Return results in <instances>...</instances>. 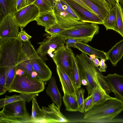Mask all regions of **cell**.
<instances>
[{
    "mask_svg": "<svg viewBox=\"0 0 123 123\" xmlns=\"http://www.w3.org/2000/svg\"><path fill=\"white\" fill-rule=\"evenodd\" d=\"M93 62L94 65L96 67H98L99 66L100 61L98 58H96L93 60Z\"/></svg>",
    "mask_w": 123,
    "mask_h": 123,
    "instance_id": "obj_46",
    "label": "cell"
},
{
    "mask_svg": "<svg viewBox=\"0 0 123 123\" xmlns=\"http://www.w3.org/2000/svg\"><path fill=\"white\" fill-rule=\"evenodd\" d=\"M39 13L38 8L33 4H31L17 11L13 15L19 26L23 28L30 22L35 20Z\"/></svg>",
    "mask_w": 123,
    "mask_h": 123,
    "instance_id": "obj_8",
    "label": "cell"
},
{
    "mask_svg": "<svg viewBox=\"0 0 123 123\" xmlns=\"http://www.w3.org/2000/svg\"><path fill=\"white\" fill-rule=\"evenodd\" d=\"M123 111V101L116 98L109 99L85 112L83 119L75 122L113 123L114 118Z\"/></svg>",
    "mask_w": 123,
    "mask_h": 123,
    "instance_id": "obj_1",
    "label": "cell"
},
{
    "mask_svg": "<svg viewBox=\"0 0 123 123\" xmlns=\"http://www.w3.org/2000/svg\"><path fill=\"white\" fill-rule=\"evenodd\" d=\"M20 31L18 35L17 38L23 42L28 41L31 38V37L28 34L24 31L23 28L20 27Z\"/></svg>",
    "mask_w": 123,
    "mask_h": 123,
    "instance_id": "obj_39",
    "label": "cell"
},
{
    "mask_svg": "<svg viewBox=\"0 0 123 123\" xmlns=\"http://www.w3.org/2000/svg\"><path fill=\"white\" fill-rule=\"evenodd\" d=\"M38 25L48 28L57 23L56 17L53 11L39 13L35 20Z\"/></svg>",
    "mask_w": 123,
    "mask_h": 123,
    "instance_id": "obj_21",
    "label": "cell"
},
{
    "mask_svg": "<svg viewBox=\"0 0 123 123\" xmlns=\"http://www.w3.org/2000/svg\"><path fill=\"white\" fill-rule=\"evenodd\" d=\"M46 91L47 94L50 98L53 103L60 108L62 104V97L58 89L54 77H51L49 80Z\"/></svg>",
    "mask_w": 123,
    "mask_h": 123,
    "instance_id": "obj_18",
    "label": "cell"
},
{
    "mask_svg": "<svg viewBox=\"0 0 123 123\" xmlns=\"http://www.w3.org/2000/svg\"><path fill=\"white\" fill-rule=\"evenodd\" d=\"M23 42L20 53L21 54L26 57L29 60L40 57L30 40Z\"/></svg>",
    "mask_w": 123,
    "mask_h": 123,
    "instance_id": "obj_28",
    "label": "cell"
},
{
    "mask_svg": "<svg viewBox=\"0 0 123 123\" xmlns=\"http://www.w3.org/2000/svg\"><path fill=\"white\" fill-rule=\"evenodd\" d=\"M78 40L73 38H69L66 40L65 43L66 46L68 47H73L76 48L75 44L76 43L79 41Z\"/></svg>",
    "mask_w": 123,
    "mask_h": 123,
    "instance_id": "obj_40",
    "label": "cell"
},
{
    "mask_svg": "<svg viewBox=\"0 0 123 123\" xmlns=\"http://www.w3.org/2000/svg\"><path fill=\"white\" fill-rule=\"evenodd\" d=\"M76 48L82 53L87 54L89 56L94 55L96 57L100 59H104L105 61L108 60L105 54L103 51L94 49L83 42L79 41L75 44Z\"/></svg>",
    "mask_w": 123,
    "mask_h": 123,
    "instance_id": "obj_22",
    "label": "cell"
},
{
    "mask_svg": "<svg viewBox=\"0 0 123 123\" xmlns=\"http://www.w3.org/2000/svg\"><path fill=\"white\" fill-rule=\"evenodd\" d=\"M33 4L38 8L40 13L53 11L52 7L46 0H36Z\"/></svg>",
    "mask_w": 123,
    "mask_h": 123,
    "instance_id": "obj_34",
    "label": "cell"
},
{
    "mask_svg": "<svg viewBox=\"0 0 123 123\" xmlns=\"http://www.w3.org/2000/svg\"><path fill=\"white\" fill-rule=\"evenodd\" d=\"M0 22L8 15L17 11L16 0H0Z\"/></svg>",
    "mask_w": 123,
    "mask_h": 123,
    "instance_id": "obj_23",
    "label": "cell"
},
{
    "mask_svg": "<svg viewBox=\"0 0 123 123\" xmlns=\"http://www.w3.org/2000/svg\"><path fill=\"white\" fill-rule=\"evenodd\" d=\"M63 0L75 11L80 17L81 21L103 25V21L96 14L91 12L72 0Z\"/></svg>",
    "mask_w": 123,
    "mask_h": 123,
    "instance_id": "obj_12",
    "label": "cell"
},
{
    "mask_svg": "<svg viewBox=\"0 0 123 123\" xmlns=\"http://www.w3.org/2000/svg\"><path fill=\"white\" fill-rule=\"evenodd\" d=\"M19 27L13 14H8L0 22V39L17 38Z\"/></svg>",
    "mask_w": 123,
    "mask_h": 123,
    "instance_id": "obj_11",
    "label": "cell"
},
{
    "mask_svg": "<svg viewBox=\"0 0 123 123\" xmlns=\"http://www.w3.org/2000/svg\"><path fill=\"white\" fill-rule=\"evenodd\" d=\"M105 78L116 98L123 101V75L109 74Z\"/></svg>",
    "mask_w": 123,
    "mask_h": 123,
    "instance_id": "obj_14",
    "label": "cell"
},
{
    "mask_svg": "<svg viewBox=\"0 0 123 123\" xmlns=\"http://www.w3.org/2000/svg\"><path fill=\"white\" fill-rule=\"evenodd\" d=\"M29 61L34 70L42 81L45 82L50 80L52 75V72L42 59L40 57L29 60Z\"/></svg>",
    "mask_w": 123,
    "mask_h": 123,
    "instance_id": "obj_16",
    "label": "cell"
},
{
    "mask_svg": "<svg viewBox=\"0 0 123 123\" xmlns=\"http://www.w3.org/2000/svg\"><path fill=\"white\" fill-rule=\"evenodd\" d=\"M73 53L70 48L64 46L55 51L52 57L56 66L61 68L71 77L72 70Z\"/></svg>",
    "mask_w": 123,
    "mask_h": 123,
    "instance_id": "obj_7",
    "label": "cell"
},
{
    "mask_svg": "<svg viewBox=\"0 0 123 123\" xmlns=\"http://www.w3.org/2000/svg\"><path fill=\"white\" fill-rule=\"evenodd\" d=\"M56 69L64 94H69L77 98V91L71 77L59 66H56Z\"/></svg>",
    "mask_w": 123,
    "mask_h": 123,
    "instance_id": "obj_15",
    "label": "cell"
},
{
    "mask_svg": "<svg viewBox=\"0 0 123 123\" xmlns=\"http://www.w3.org/2000/svg\"><path fill=\"white\" fill-rule=\"evenodd\" d=\"M84 105L85 113L89 111L93 107L92 94L84 99Z\"/></svg>",
    "mask_w": 123,
    "mask_h": 123,
    "instance_id": "obj_38",
    "label": "cell"
},
{
    "mask_svg": "<svg viewBox=\"0 0 123 123\" xmlns=\"http://www.w3.org/2000/svg\"><path fill=\"white\" fill-rule=\"evenodd\" d=\"M109 10H110L115 5L116 2L115 0H104Z\"/></svg>",
    "mask_w": 123,
    "mask_h": 123,
    "instance_id": "obj_43",
    "label": "cell"
},
{
    "mask_svg": "<svg viewBox=\"0 0 123 123\" xmlns=\"http://www.w3.org/2000/svg\"><path fill=\"white\" fill-rule=\"evenodd\" d=\"M50 4L51 6L53 8L54 6L55 0H46Z\"/></svg>",
    "mask_w": 123,
    "mask_h": 123,
    "instance_id": "obj_48",
    "label": "cell"
},
{
    "mask_svg": "<svg viewBox=\"0 0 123 123\" xmlns=\"http://www.w3.org/2000/svg\"><path fill=\"white\" fill-rule=\"evenodd\" d=\"M45 89L44 82L33 79L25 74L16 75L8 90L20 94L38 93Z\"/></svg>",
    "mask_w": 123,
    "mask_h": 123,
    "instance_id": "obj_5",
    "label": "cell"
},
{
    "mask_svg": "<svg viewBox=\"0 0 123 123\" xmlns=\"http://www.w3.org/2000/svg\"><path fill=\"white\" fill-rule=\"evenodd\" d=\"M16 4L17 11L26 6L25 0H16Z\"/></svg>",
    "mask_w": 123,
    "mask_h": 123,
    "instance_id": "obj_41",
    "label": "cell"
},
{
    "mask_svg": "<svg viewBox=\"0 0 123 123\" xmlns=\"http://www.w3.org/2000/svg\"><path fill=\"white\" fill-rule=\"evenodd\" d=\"M62 101L65 107V110L70 112L77 111V98L73 95L64 94Z\"/></svg>",
    "mask_w": 123,
    "mask_h": 123,
    "instance_id": "obj_29",
    "label": "cell"
},
{
    "mask_svg": "<svg viewBox=\"0 0 123 123\" xmlns=\"http://www.w3.org/2000/svg\"><path fill=\"white\" fill-rule=\"evenodd\" d=\"M21 101L9 103L2 107L0 111V123H32L31 116Z\"/></svg>",
    "mask_w": 123,
    "mask_h": 123,
    "instance_id": "obj_3",
    "label": "cell"
},
{
    "mask_svg": "<svg viewBox=\"0 0 123 123\" xmlns=\"http://www.w3.org/2000/svg\"><path fill=\"white\" fill-rule=\"evenodd\" d=\"M99 28L96 24L85 23L66 29L59 34L66 40L69 38H74L87 43L91 41L94 35L98 33Z\"/></svg>",
    "mask_w": 123,
    "mask_h": 123,
    "instance_id": "obj_6",
    "label": "cell"
},
{
    "mask_svg": "<svg viewBox=\"0 0 123 123\" xmlns=\"http://www.w3.org/2000/svg\"><path fill=\"white\" fill-rule=\"evenodd\" d=\"M77 3L80 5L85 8L88 10L90 12L93 13H95L88 6L86 5L81 0H72Z\"/></svg>",
    "mask_w": 123,
    "mask_h": 123,
    "instance_id": "obj_44",
    "label": "cell"
},
{
    "mask_svg": "<svg viewBox=\"0 0 123 123\" xmlns=\"http://www.w3.org/2000/svg\"></svg>",
    "mask_w": 123,
    "mask_h": 123,
    "instance_id": "obj_53",
    "label": "cell"
},
{
    "mask_svg": "<svg viewBox=\"0 0 123 123\" xmlns=\"http://www.w3.org/2000/svg\"><path fill=\"white\" fill-rule=\"evenodd\" d=\"M85 92V90L82 88H80L78 90L76 93L77 97V111L82 113L85 112L84 95Z\"/></svg>",
    "mask_w": 123,
    "mask_h": 123,
    "instance_id": "obj_33",
    "label": "cell"
},
{
    "mask_svg": "<svg viewBox=\"0 0 123 123\" xmlns=\"http://www.w3.org/2000/svg\"><path fill=\"white\" fill-rule=\"evenodd\" d=\"M103 21L109 16L110 10L104 0H81Z\"/></svg>",
    "mask_w": 123,
    "mask_h": 123,
    "instance_id": "obj_17",
    "label": "cell"
},
{
    "mask_svg": "<svg viewBox=\"0 0 123 123\" xmlns=\"http://www.w3.org/2000/svg\"><path fill=\"white\" fill-rule=\"evenodd\" d=\"M105 59H101L100 61V67L99 69V71L101 72H105L106 71L107 66L105 63Z\"/></svg>",
    "mask_w": 123,
    "mask_h": 123,
    "instance_id": "obj_42",
    "label": "cell"
},
{
    "mask_svg": "<svg viewBox=\"0 0 123 123\" xmlns=\"http://www.w3.org/2000/svg\"><path fill=\"white\" fill-rule=\"evenodd\" d=\"M44 114L40 108L35 98L32 100V113L31 118L32 123H47L44 117Z\"/></svg>",
    "mask_w": 123,
    "mask_h": 123,
    "instance_id": "obj_24",
    "label": "cell"
},
{
    "mask_svg": "<svg viewBox=\"0 0 123 123\" xmlns=\"http://www.w3.org/2000/svg\"><path fill=\"white\" fill-rule=\"evenodd\" d=\"M0 39V68L17 66L22 41L17 38Z\"/></svg>",
    "mask_w": 123,
    "mask_h": 123,
    "instance_id": "obj_4",
    "label": "cell"
},
{
    "mask_svg": "<svg viewBox=\"0 0 123 123\" xmlns=\"http://www.w3.org/2000/svg\"><path fill=\"white\" fill-rule=\"evenodd\" d=\"M103 25L106 28L113 30L117 32V18L115 5L110 10L109 16L103 21Z\"/></svg>",
    "mask_w": 123,
    "mask_h": 123,
    "instance_id": "obj_27",
    "label": "cell"
},
{
    "mask_svg": "<svg viewBox=\"0 0 123 123\" xmlns=\"http://www.w3.org/2000/svg\"><path fill=\"white\" fill-rule=\"evenodd\" d=\"M38 95L37 93H33L15 94L11 96L6 95L4 98L0 99V108L7 104L16 102L24 101L29 102Z\"/></svg>",
    "mask_w": 123,
    "mask_h": 123,
    "instance_id": "obj_20",
    "label": "cell"
},
{
    "mask_svg": "<svg viewBox=\"0 0 123 123\" xmlns=\"http://www.w3.org/2000/svg\"><path fill=\"white\" fill-rule=\"evenodd\" d=\"M36 0H25L26 6L33 4Z\"/></svg>",
    "mask_w": 123,
    "mask_h": 123,
    "instance_id": "obj_47",
    "label": "cell"
},
{
    "mask_svg": "<svg viewBox=\"0 0 123 123\" xmlns=\"http://www.w3.org/2000/svg\"><path fill=\"white\" fill-rule=\"evenodd\" d=\"M25 74L24 71L21 69L18 68L17 67L16 74V75H20Z\"/></svg>",
    "mask_w": 123,
    "mask_h": 123,
    "instance_id": "obj_45",
    "label": "cell"
},
{
    "mask_svg": "<svg viewBox=\"0 0 123 123\" xmlns=\"http://www.w3.org/2000/svg\"><path fill=\"white\" fill-rule=\"evenodd\" d=\"M120 4L123 7V0H119Z\"/></svg>",
    "mask_w": 123,
    "mask_h": 123,
    "instance_id": "obj_51",
    "label": "cell"
},
{
    "mask_svg": "<svg viewBox=\"0 0 123 123\" xmlns=\"http://www.w3.org/2000/svg\"><path fill=\"white\" fill-rule=\"evenodd\" d=\"M66 40L65 38L59 34L50 36L38 43L40 46L37 52L41 55H44L54 51L64 46Z\"/></svg>",
    "mask_w": 123,
    "mask_h": 123,
    "instance_id": "obj_10",
    "label": "cell"
},
{
    "mask_svg": "<svg viewBox=\"0 0 123 123\" xmlns=\"http://www.w3.org/2000/svg\"><path fill=\"white\" fill-rule=\"evenodd\" d=\"M62 5L63 9L74 19L80 21V18L75 11L65 1L63 0H59Z\"/></svg>",
    "mask_w": 123,
    "mask_h": 123,
    "instance_id": "obj_37",
    "label": "cell"
},
{
    "mask_svg": "<svg viewBox=\"0 0 123 123\" xmlns=\"http://www.w3.org/2000/svg\"><path fill=\"white\" fill-rule=\"evenodd\" d=\"M16 65L7 67V75L5 88L8 90L16 76Z\"/></svg>",
    "mask_w": 123,
    "mask_h": 123,
    "instance_id": "obj_32",
    "label": "cell"
},
{
    "mask_svg": "<svg viewBox=\"0 0 123 123\" xmlns=\"http://www.w3.org/2000/svg\"><path fill=\"white\" fill-rule=\"evenodd\" d=\"M72 70L71 78L77 91L81 88V81L83 79L78 66L75 57L73 53L72 55Z\"/></svg>",
    "mask_w": 123,
    "mask_h": 123,
    "instance_id": "obj_26",
    "label": "cell"
},
{
    "mask_svg": "<svg viewBox=\"0 0 123 123\" xmlns=\"http://www.w3.org/2000/svg\"><path fill=\"white\" fill-rule=\"evenodd\" d=\"M77 63L83 79L87 81L86 88L88 96L97 86L102 87L109 95L111 92L109 85L99 68L94 65L86 54L82 53L75 57Z\"/></svg>",
    "mask_w": 123,
    "mask_h": 123,
    "instance_id": "obj_2",
    "label": "cell"
},
{
    "mask_svg": "<svg viewBox=\"0 0 123 123\" xmlns=\"http://www.w3.org/2000/svg\"><path fill=\"white\" fill-rule=\"evenodd\" d=\"M64 30L60 25L56 23L48 28L45 29V31L50 36H52L59 34Z\"/></svg>",
    "mask_w": 123,
    "mask_h": 123,
    "instance_id": "obj_36",
    "label": "cell"
},
{
    "mask_svg": "<svg viewBox=\"0 0 123 123\" xmlns=\"http://www.w3.org/2000/svg\"><path fill=\"white\" fill-rule=\"evenodd\" d=\"M17 67L22 70L25 74L30 77L32 72L34 71L29 60L27 58L19 60Z\"/></svg>",
    "mask_w": 123,
    "mask_h": 123,
    "instance_id": "obj_31",
    "label": "cell"
},
{
    "mask_svg": "<svg viewBox=\"0 0 123 123\" xmlns=\"http://www.w3.org/2000/svg\"><path fill=\"white\" fill-rule=\"evenodd\" d=\"M53 10L56 18L57 23L64 30L85 23L74 19L63 9L59 0H55Z\"/></svg>",
    "mask_w": 123,
    "mask_h": 123,
    "instance_id": "obj_9",
    "label": "cell"
},
{
    "mask_svg": "<svg viewBox=\"0 0 123 123\" xmlns=\"http://www.w3.org/2000/svg\"><path fill=\"white\" fill-rule=\"evenodd\" d=\"M81 84L85 86H86L87 84V81L85 79H83L81 81Z\"/></svg>",
    "mask_w": 123,
    "mask_h": 123,
    "instance_id": "obj_49",
    "label": "cell"
},
{
    "mask_svg": "<svg viewBox=\"0 0 123 123\" xmlns=\"http://www.w3.org/2000/svg\"><path fill=\"white\" fill-rule=\"evenodd\" d=\"M0 95L6 92L5 88L7 75V67L0 68Z\"/></svg>",
    "mask_w": 123,
    "mask_h": 123,
    "instance_id": "obj_35",
    "label": "cell"
},
{
    "mask_svg": "<svg viewBox=\"0 0 123 123\" xmlns=\"http://www.w3.org/2000/svg\"><path fill=\"white\" fill-rule=\"evenodd\" d=\"M89 58L92 61H93V60L96 58V57L95 55L93 54L90 55Z\"/></svg>",
    "mask_w": 123,
    "mask_h": 123,
    "instance_id": "obj_50",
    "label": "cell"
},
{
    "mask_svg": "<svg viewBox=\"0 0 123 123\" xmlns=\"http://www.w3.org/2000/svg\"><path fill=\"white\" fill-rule=\"evenodd\" d=\"M116 2L117 3H119V0H115Z\"/></svg>",
    "mask_w": 123,
    "mask_h": 123,
    "instance_id": "obj_52",
    "label": "cell"
},
{
    "mask_svg": "<svg viewBox=\"0 0 123 123\" xmlns=\"http://www.w3.org/2000/svg\"><path fill=\"white\" fill-rule=\"evenodd\" d=\"M117 26V32L123 38V8L121 5L116 2Z\"/></svg>",
    "mask_w": 123,
    "mask_h": 123,
    "instance_id": "obj_30",
    "label": "cell"
},
{
    "mask_svg": "<svg viewBox=\"0 0 123 123\" xmlns=\"http://www.w3.org/2000/svg\"><path fill=\"white\" fill-rule=\"evenodd\" d=\"M105 54L113 65L115 66L123 55V39L117 43Z\"/></svg>",
    "mask_w": 123,
    "mask_h": 123,
    "instance_id": "obj_19",
    "label": "cell"
},
{
    "mask_svg": "<svg viewBox=\"0 0 123 123\" xmlns=\"http://www.w3.org/2000/svg\"><path fill=\"white\" fill-rule=\"evenodd\" d=\"M92 94L93 107L99 105L107 100L112 98L103 89L99 86L94 88Z\"/></svg>",
    "mask_w": 123,
    "mask_h": 123,
    "instance_id": "obj_25",
    "label": "cell"
},
{
    "mask_svg": "<svg viewBox=\"0 0 123 123\" xmlns=\"http://www.w3.org/2000/svg\"><path fill=\"white\" fill-rule=\"evenodd\" d=\"M60 108L54 103L48 107L42 106V109L44 114V117L48 123H68L70 121L61 112Z\"/></svg>",
    "mask_w": 123,
    "mask_h": 123,
    "instance_id": "obj_13",
    "label": "cell"
}]
</instances>
